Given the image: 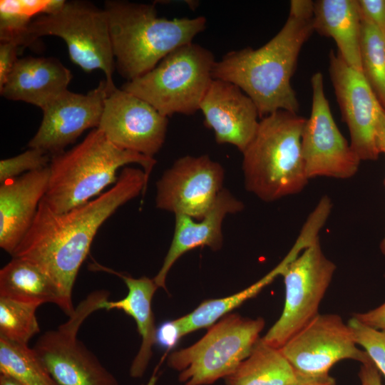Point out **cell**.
Instances as JSON below:
<instances>
[{"label": "cell", "mask_w": 385, "mask_h": 385, "mask_svg": "<svg viewBox=\"0 0 385 385\" xmlns=\"http://www.w3.org/2000/svg\"><path fill=\"white\" fill-rule=\"evenodd\" d=\"M148 181L143 170L125 167L109 190L68 211L56 213L41 201L29 230L11 256L36 264L49 276L66 315L75 309L73 285L98 230L120 207L145 193Z\"/></svg>", "instance_id": "6da1fadb"}, {"label": "cell", "mask_w": 385, "mask_h": 385, "mask_svg": "<svg viewBox=\"0 0 385 385\" xmlns=\"http://www.w3.org/2000/svg\"><path fill=\"white\" fill-rule=\"evenodd\" d=\"M314 1L292 0L288 18L264 46L232 51L215 61L212 78L234 83L256 105L260 118L279 110L297 113L291 85L298 57L314 31Z\"/></svg>", "instance_id": "7a4b0ae2"}, {"label": "cell", "mask_w": 385, "mask_h": 385, "mask_svg": "<svg viewBox=\"0 0 385 385\" xmlns=\"http://www.w3.org/2000/svg\"><path fill=\"white\" fill-rule=\"evenodd\" d=\"M104 9L115 63L128 81L144 75L168 53L192 42L207 22L202 16L158 17L154 4L107 1Z\"/></svg>", "instance_id": "3957f363"}, {"label": "cell", "mask_w": 385, "mask_h": 385, "mask_svg": "<svg viewBox=\"0 0 385 385\" xmlns=\"http://www.w3.org/2000/svg\"><path fill=\"white\" fill-rule=\"evenodd\" d=\"M130 163L140 165L148 180L156 160L117 147L100 129L93 128L77 145L51 156L43 200L56 213L68 211L115 184L118 170Z\"/></svg>", "instance_id": "277c9868"}, {"label": "cell", "mask_w": 385, "mask_h": 385, "mask_svg": "<svg viewBox=\"0 0 385 385\" xmlns=\"http://www.w3.org/2000/svg\"><path fill=\"white\" fill-rule=\"evenodd\" d=\"M305 121L297 113L284 110L262 118L242 152L247 191L270 202L303 190L309 180L302 152Z\"/></svg>", "instance_id": "5b68a950"}, {"label": "cell", "mask_w": 385, "mask_h": 385, "mask_svg": "<svg viewBox=\"0 0 385 385\" xmlns=\"http://www.w3.org/2000/svg\"><path fill=\"white\" fill-rule=\"evenodd\" d=\"M213 53L192 42L165 56L144 75L128 81L121 88L144 100L160 114L192 115L200 105L212 78Z\"/></svg>", "instance_id": "8992f818"}, {"label": "cell", "mask_w": 385, "mask_h": 385, "mask_svg": "<svg viewBox=\"0 0 385 385\" xmlns=\"http://www.w3.org/2000/svg\"><path fill=\"white\" fill-rule=\"evenodd\" d=\"M265 322L227 314L210 326L192 345L175 351L167 359L180 372L183 385H209L232 373L251 353Z\"/></svg>", "instance_id": "52a82bcc"}, {"label": "cell", "mask_w": 385, "mask_h": 385, "mask_svg": "<svg viewBox=\"0 0 385 385\" xmlns=\"http://www.w3.org/2000/svg\"><path fill=\"white\" fill-rule=\"evenodd\" d=\"M43 36L63 39L74 63L86 72L101 69L108 91L115 88V58L104 9L84 1H64L55 11L32 20L24 35V46Z\"/></svg>", "instance_id": "ba28073f"}, {"label": "cell", "mask_w": 385, "mask_h": 385, "mask_svg": "<svg viewBox=\"0 0 385 385\" xmlns=\"http://www.w3.org/2000/svg\"><path fill=\"white\" fill-rule=\"evenodd\" d=\"M108 296L103 289L90 293L66 322L44 332L33 347L58 385H119L115 376L77 337L83 321L101 309Z\"/></svg>", "instance_id": "9c48e42d"}, {"label": "cell", "mask_w": 385, "mask_h": 385, "mask_svg": "<svg viewBox=\"0 0 385 385\" xmlns=\"http://www.w3.org/2000/svg\"><path fill=\"white\" fill-rule=\"evenodd\" d=\"M337 267L322 251L319 237L312 240L285 267L282 314L262 340L280 349L319 314Z\"/></svg>", "instance_id": "30bf717a"}, {"label": "cell", "mask_w": 385, "mask_h": 385, "mask_svg": "<svg viewBox=\"0 0 385 385\" xmlns=\"http://www.w3.org/2000/svg\"><path fill=\"white\" fill-rule=\"evenodd\" d=\"M311 86V113L306 118L301 140L307 175L309 179L350 178L357 173L361 160L334 120L321 72L313 74Z\"/></svg>", "instance_id": "8fae6325"}, {"label": "cell", "mask_w": 385, "mask_h": 385, "mask_svg": "<svg viewBox=\"0 0 385 385\" xmlns=\"http://www.w3.org/2000/svg\"><path fill=\"white\" fill-rule=\"evenodd\" d=\"M298 374L319 376L329 374L337 362L351 359L371 361L359 348L348 324L337 314H319L292 336L281 348Z\"/></svg>", "instance_id": "7c38bea8"}, {"label": "cell", "mask_w": 385, "mask_h": 385, "mask_svg": "<svg viewBox=\"0 0 385 385\" xmlns=\"http://www.w3.org/2000/svg\"><path fill=\"white\" fill-rule=\"evenodd\" d=\"M225 171L208 155L178 158L156 183V207L202 220L222 190Z\"/></svg>", "instance_id": "4fadbf2b"}, {"label": "cell", "mask_w": 385, "mask_h": 385, "mask_svg": "<svg viewBox=\"0 0 385 385\" xmlns=\"http://www.w3.org/2000/svg\"><path fill=\"white\" fill-rule=\"evenodd\" d=\"M329 73L350 145L361 160H375L380 152L376 123L383 108L362 71L349 66L337 52L329 55Z\"/></svg>", "instance_id": "5bb4252c"}, {"label": "cell", "mask_w": 385, "mask_h": 385, "mask_svg": "<svg viewBox=\"0 0 385 385\" xmlns=\"http://www.w3.org/2000/svg\"><path fill=\"white\" fill-rule=\"evenodd\" d=\"M168 118L116 87L107 96L97 128L115 145L153 158L165 140Z\"/></svg>", "instance_id": "9a60e30c"}, {"label": "cell", "mask_w": 385, "mask_h": 385, "mask_svg": "<svg viewBox=\"0 0 385 385\" xmlns=\"http://www.w3.org/2000/svg\"><path fill=\"white\" fill-rule=\"evenodd\" d=\"M110 92L106 81L86 94L66 90L43 111L41 125L29 143V147L57 154L86 130L97 128Z\"/></svg>", "instance_id": "2e32d148"}, {"label": "cell", "mask_w": 385, "mask_h": 385, "mask_svg": "<svg viewBox=\"0 0 385 385\" xmlns=\"http://www.w3.org/2000/svg\"><path fill=\"white\" fill-rule=\"evenodd\" d=\"M205 125L219 144L243 152L255 137L260 117L252 100L232 83L213 78L200 105Z\"/></svg>", "instance_id": "e0dca14e"}, {"label": "cell", "mask_w": 385, "mask_h": 385, "mask_svg": "<svg viewBox=\"0 0 385 385\" xmlns=\"http://www.w3.org/2000/svg\"><path fill=\"white\" fill-rule=\"evenodd\" d=\"M48 166L1 184L0 247L11 255L29 230L47 191Z\"/></svg>", "instance_id": "ac0fdd59"}, {"label": "cell", "mask_w": 385, "mask_h": 385, "mask_svg": "<svg viewBox=\"0 0 385 385\" xmlns=\"http://www.w3.org/2000/svg\"><path fill=\"white\" fill-rule=\"evenodd\" d=\"M244 204L225 189L219 192L212 207L197 222L192 217L175 215V230L163 265L153 278L158 287L166 289L167 275L173 265L185 252L198 247H208L214 251L221 249L223 243L222 225L227 214L242 210Z\"/></svg>", "instance_id": "d6986e66"}, {"label": "cell", "mask_w": 385, "mask_h": 385, "mask_svg": "<svg viewBox=\"0 0 385 385\" xmlns=\"http://www.w3.org/2000/svg\"><path fill=\"white\" fill-rule=\"evenodd\" d=\"M71 78V71L55 58L26 57L16 61L0 93L43 110L68 90Z\"/></svg>", "instance_id": "ffe728a7"}, {"label": "cell", "mask_w": 385, "mask_h": 385, "mask_svg": "<svg viewBox=\"0 0 385 385\" xmlns=\"http://www.w3.org/2000/svg\"><path fill=\"white\" fill-rule=\"evenodd\" d=\"M90 269L113 274L121 278L128 288L125 297L117 301L104 302L101 309H119L130 316L135 322L141 337L139 350L134 357L129 370L133 378H140L145 372L153 355L155 344L156 329L152 309V300L158 289L154 279L148 277H133L104 267L96 262L90 265Z\"/></svg>", "instance_id": "44dd1931"}, {"label": "cell", "mask_w": 385, "mask_h": 385, "mask_svg": "<svg viewBox=\"0 0 385 385\" xmlns=\"http://www.w3.org/2000/svg\"><path fill=\"white\" fill-rule=\"evenodd\" d=\"M314 31L334 39L337 53L351 67L362 71L360 56L361 16L357 0L314 1Z\"/></svg>", "instance_id": "7402d4cb"}, {"label": "cell", "mask_w": 385, "mask_h": 385, "mask_svg": "<svg viewBox=\"0 0 385 385\" xmlns=\"http://www.w3.org/2000/svg\"><path fill=\"white\" fill-rule=\"evenodd\" d=\"M0 297L62 307L59 291L49 276L36 264L19 257H12L0 270Z\"/></svg>", "instance_id": "603a6c76"}, {"label": "cell", "mask_w": 385, "mask_h": 385, "mask_svg": "<svg viewBox=\"0 0 385 385\" xmlns=\"http://www.w3.org/2000/svg\"><path fill=\"white\" fill-rule=\"evenodd\" d=\"M299 377L280 349L260 337L250 354L224 380L226 385H292Z\"/></svg>", "instance_id": "cb8c5ba5"}, {"label": "cell", "mask_w": 385, "mask_h": 385, "mask_svg": "<svg viewBox=\"0 0 385 385\" xmlns=\"http://www.w3.org/2000/svg\"><path fill=\"white\" fill-rule=\"evenodd\" d=\"M296 255V252L291 250L276 267L250 287L226 297L203 301L190 313L177 318L183 336L202 328L210 327L245 302L255 297L276 277L282 274L287 265Z\"/></svg>", "instance_id": "d4e9b609"}, {"label": "cell", "mask_w": 385, "mask_h": 385, "mask_svg": "<svg viewBox=\"0 0 385 385\" xmlns=\"http://www.w3.org/2000/svg\"><path fill=\"white\" fill-rule=\"evenodd\" d=\"M0 373L21 385H58L34 348L0 337Z\"/></svg>", "instance_id": "484cf974"}, {"label": "cell", "mask_w": 385, "mask_h": 385, "mask_svg": "<svg viewBox=\"0 0 385 385\" xmlns=\"http://www.w3.org/2000/svg\"><path fill=\"white\" fill-rule=\"evenodd\" d=\"M360 56L362 73L385 110V35L363 17Z\"/></svg>", "instance_id": "4316f807"}, {"label": "cell", "mask_w": 385, "mask_h": 385, "mask_svg": "<svg viewBox=\"0 0 385 385\" xmlns=\"http://www.w3.org/2000/svg\"><path fill=\"white\" fill-rule=\"evenodd\" d=\"M40 305L0 297V337L28 344L40 332L36 315Z\"/></svg>", "instance_id": "83f0119b"}, {"label": "cell", "mask_w": 385, "mask_h": 385, "mask_svg": "<svg viewBox=\"0 0 385 385\" xmlns=\"http://www.w3.org/2000/svg\"><path fill=\"white\" fill-rule=\"evenodd\" d=\"M354 340L385 377V331L367 326L354 317L349 322Z\"/></svg>", "instance_id": "f1b7e54d"}, {"label": "cell", "mask_w": 385, "mask_h": 385, "mask_svg": "<svg viewBox=\"0 0 385 385\" xmlns=\"http://www.w3.org/2000/svg\"><path fill=\"white\" fill-rule=\"evenodd\" d=\"M49 153L39 148H33L0 161L1 184L25 173L41 170L49 165Z\"/></svg>", "instance_id": "f546056e"}, {"label": "cell", "mask_w": 385, "mask_h": 385, "mask_svg": "<svg viewBox=\"0 0 385 385\" xmlns=\"http://www.w3.org/2000/svg\"><path fill=\"white\" fill-rule=\"evenodd\" d=\"M361 16L385 35V0H357Z\"/></svg>", "instance_id": "4dcf8cb0"}, {"label": "cell", "mask_w": 385, "mask_h": 385, "mask_svg": "<svg viewBox=\"0 0 385 385\" xmlns=\"http://www.w3.org/2000/svg\"><path fill=\"white\" fill-rule=\"evenodd\" d=\"M183 337L177 319L162 323L156 329L155 344L168 350L173 348Z\"/></svg>", "instance_id": "1f68e13d"}, {"label": "cell", "mask_w": 385, "mask_h": 385, "mask_svg": "<svg viewBox=\"0 0 385 385\" xmlns=\"http://www.w3.org/2000/svg\"><path fill=\"white\" fill-rule=\"evenodd\" d=\"M19 46L12 41L0 43V89L4 85L17 58Z\"/></svg>", "instance_id": "d6a6232c"}, {"label": "cell", "mask_w": 385, "mask_h": 385, "mask_svg": "<svg viewBox=\"0 0 385 385\" xmlns=\"http://www.w3.org/2000/svg\"><path fill=\"white\" fill-rule=\"evenodd\" d=\"M352 317L367 326L385 331V302L369 311L354 313Z\"/></svg>", "instance_id": "836d02e7"}, {"label": "cell", "mask_w": 385, "mask_h": 385, "mask_svg": "<svg viewBox=\"0 0 385 385\" xmlns=\"http://www.w3.org/2000/svg\"><path fill=\"white\" fill-rule=\"evenodd\" d=\"M359 378L361 385H382L380 372L371 361L361 364Z\"/></svg>", "instance_id": "e575fe53"}, {"label": "cell", "mask_w": 385, "mask_h": 385, "mask_svg": "<svg viewBox=\"0 0 385 385\" xmlns=\"http://www.w3.org/2000/svg\"><path fill=\"white\" fill-rule=\"evenodd\" d=\"M376 142L380 153L385 155V110L384 108L380 111L376 123ZM380 250L385 255V235L381 242Z\"/></svg>", "instance_id": "d590c367"}, {"label": "cell", "mask_w": 385, "mask_h": 385, "mask_svg": "<svg viewBox=\"0 0 385 385\" xmlns=\"http://www.w3.org/2000/svg\"><path fill=\"white\" fill-rule=\"evenodd\" d=\"M292 385H337V382L329 374L319 376L299 375L298 379Z\"/></svg>", "instance_id": "8d00e7d4"}, {"label": "cell", "mask_w": 385, "mask_h": 385, "mask_svg": "<svg viewBox=\"0 0 385 385\" xmlns=\"http://www.w3.org/2000/svg\"><path fill=\"white\" fill-rule=\"evenodd\" d=\"M0 385H21V384L8 376L0 374Z\"/></svg>", "instance_id": "74e56055"}, {"label": "cell", "mask_w": 385, "mask_h": 385, "mask_svg": "<svg viewBox=\"0 0 385 385\" xmlns=\"http://www.w3.org/2000/svg\"><path fill=\"white\" fill-rule=\"evenodd\" d=\"M159 374H158V366L155 368L154 370L153 374L148 379L146 384L143 385H156L158 380Z\"/></svg>", "instance_id": "f35d334b"}]
</instances>
